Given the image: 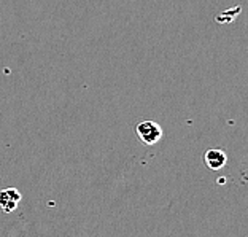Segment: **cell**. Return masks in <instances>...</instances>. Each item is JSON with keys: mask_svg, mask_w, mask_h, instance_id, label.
I'll return each mask as SVG.
<instances>
[{"mask_svg": "<svg viewBox=\"0 0 248 237\" xmlns=\"http://www.w3.org/2000/svg\"><path fill=\"white\" fill-rule=\"evenodd\" d=\"M135 131L140 142L145 145H155L162 139V127L155 121H140Z\"/></svg>", "mask_w": 248, "mask_h": 237, "instance_id": "6da1fadb", "label": "cell"}, {"mask_svg": "<svg viewBox=\"0 0 248 237\" xmlns=\"http://www.w3.org/2000/svg\"><path fill=\"white\" fill-rule=\"evenodd\" d=\"M22 199L21 193L16 188H5L0 190V210L3 213H11L18 208Z\"/></svg>", "mask_w": 248, "mask_h": 237, "instance_id": "7a4b0ae2", "label": "cell"}, {"mask_svg": "<svg viewBox=\"0 0 248 237\" xmlns=\"http://www.w3.org/2000/svg\"><path fill=\"white\" fill-rule=\"evenodd\" d=\"M204 162H205V166L208 169H212V171H219V169H223L224 166H226L228 156H226V153H224L223 150L213 148V150L205 151Z\"/></svg>", "mask_w": 248, "mask_h": 237, "instance_id": "3957f363", "label": "cell"}]
</instances>
